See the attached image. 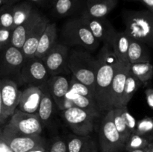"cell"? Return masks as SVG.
I'll return each instance as SVG.
<instances>
[{"instance_id": "obj_44", "label": "cell", "mask_w": 153, "mask_h": 152, "mask_svg": "<svg viewBox=\"0 0 153 152\" xmlns=\"http://www.w3.org/2000/svg\"><path fill=\"white\" fill-rule=\"evenodd\" d=\"M22 0H4V4H14L16 3L19 2V1H21Z\"/></svg>"}, {"instance_id": "obj_16", "label": "cell", "mask_w": 153, "mask_h": 152, "mask_svg": "<svg viewBox=\"0 0 153 152\" xmlns=\"http://www.w3.org/2000/svg\"><path fill=\"white\" fill-rule=\"evenodd\" d=\"M70 79L67 75L61 74L51 76L46 83L55 105L60 110H62L64 98L70 89Z\"/></svg>"}, {"instance_id": "obj_23", "label": "cell", "mask_w": 153, "mask_h": 152, "mask_svg": "<svg viewBox=\"0 0 153 152\" xmlns=\"http://www.w3.org/2000/svg\"><path fill=\"white\" fill-rule=\"evenodd\" d=\"M66 95L71 99L74 107L85 110L87 113H88L97 119L100 117L101 110H100V107H99L98 104H97V101L94 98H88V97L83 96V95H80L70 89H69V91L66 94Z\"/></svg>"}, {"instance_id": "obj_22", "label": "cell", "mask_w": 153, "mask_h": 152, "mask_svg": "<svg viewBox=\"0 0 153 152\" xmlns=\"http://www.w3.org/2000/svg\"><path fill=\"white\" fill-rule=\"evenodd\" d=\"M40 86L41 87L43 94L37 113L43 125H47L49 121L52 119L54 114L55 104L52 95L48 90L46 83Z\"/></svg>"}, {"instance_id": "obj_40", "label": "cell", "mask_w": 153, "mask_h": 152, "mask_svg": "<svg viewBox=\"0 0 153 152\" xmlns=\"http://www.w3.org/2000/svg\"><path fill=\"white\" fill-rule=\"evenodd\" d=\"M0 152H13L9 146L1 139H0Z\"/></svg>"}, {"instance_id": "obj_15", "label": "cell", "mask_w": 153, "mask_h": 152, "mask_svg": "<svg viewBox=\"0 0 153 152\" xmlns=\"http://www.w3.org/2000/svg\"><path fill=\"white\" fill-rule=\"evenodd\" d=\"M49 22V20L48 18L42 14L29 31L26 40L21 49V52L25 58L34 56L40 37Z\"/></svg>"}, {"instance_id": "obj_45", "label": "cell", "mask_w": 153, "mask_h": 152, "mask_svg": "<svg viewBox=\"0 0 153 152\" xmlns=\"http://www.w3.org/2000/svg\"><path fill=\"white\" fill-rule=\"evenodd\" d=\"M149 145H148L146 148H144L137 149V150H134V151H128V152H146V151H147Z\"/></svg>"}, {"instance_id": "obj_47", "label": "cell", "mask_w": 153, "mask_h": 152, "mask_svg": "<svg viewBox=\"0 0 153 152\" xmlns=\"http://www.w3.org/2000/svg\"><path fill=\"white\" fill-rule=\"evenodd\" d=\"M146 152H153V143L152 142L149 144L147 151H146Z\"/></svg>"}, {"instance_id": "obj_13", "label": "cell", "mask_w": 153, "mask_h": 152, "mask_svg": "<svg viewBox=\"0 0 153 152\" xmlns=\"http://www.w3.org/2000/svg\"><path fill=\"white\" fill-rule=\"evenodd\" d=\"M21 91L18 84L10 79H0V95L4 116L8 119L17 108Z\"/></svg>"}, {"instance_id": "obj_36", "label": "cell", "mask_w": 153, "mask_h": 152, "mask_svg": "<svg viewBox=\"0 0 153 152\" xmlns=\"http://www.w3.org/2000/svg\"><path fill=\"white\" fill-rule=\"evenodd\" d=\"M46 149L47 152H67L66 141L60 137H53Z\"/></svg>"}, {"instance_id": "obj_11", "label": "cell", "mask_w": 153, "mask_h": 152, "mask_svg": "<svg viewBox=\"0 0 153 152\" xmlns=\"http://www.w3.org/2000/svg\"><path fill=\"white\" fill-rule=\"evenodd\" d=\"M69 47L62 43H56L51 50L42 58L49 75H61L69 71L67 61L69 56Z\"/></svg>"}, {"instance_id": "obj_38", "label": "cell", "mask_w": 153, "mask_h": 152, "mask_svg": "<svg viewBox=\"0 0 153 152\" xmlns=\"http://www.w3.org/2000/svg\"><path fill=\"white\" fill-rule=\"evenodd\" d=\"M149 86L147 84L146 86H147L145 89V98H146V104H147L148 107L152 110L153 109V89L152 87V85L151 83H149Z\"/></svg>"}, {"instance_id": "obj_5", "label": "cell", "mask_w": 153, "mask_h": 152, "mask_svg": "<svg viewBox=\"0 0 153 152\" xmlns=\"http://www.w3.org/2000/svg\"><path fill=\"white\" fill-rule=\"evenodd\" d=\"M20 49L10 45L0 52V79H10L16 83H22L20 70L25 61Z\"/></svg>"}, {"instance_id": "obj_20", "label": "cell", "mask_w": 153, "mask_h": 152, "mask_svg": "<svg viewBox=\"0 0 153 152\" xmlns=\"http://www.w3.org/2000/svg\"><path fill=\"white\" fill-rule=\"evenodd\" d=\"M41 15L42 13L36 8L32 15L25 22L13 28L12 31L10 45L21 50L28 33L33 28V26L35 25Z\"/></svg>"}, {"instance_id": "obj_29", "label": "cell", "mask_w": 153, "mask_h": 152, "mask_svg": "<svg viewBox=\"0 0 153 152\" xmlns=\"http://www.w3.org/2000/svg\"><path fill=\"white\" fill-rule=\"evenodd\" d=\"M142 83L129 72L128 68L126 77L125 85H124L123 94L122 98V107H126L131 100L135 92L142 86Z\"/></svg>"}, {"instance_id": "obj_34", "label": "cell", "mask_w": 153, "mask_h": 152, "mask_svg": "<svg viewBox=\"0 0 153 152\" xmlns=\"http://www.w3.org/2000/svg\"><path fill=\"white\" fill-rule=\"evenodd\" d=\"M70 89L73 90L76 93L80 95L88 97V98H94V93L89 87L76 80L74 77L71 76L70 79Z\"/></svg>"}, {"instance_id": "obj_33", "label": "cell", "mask_w": 153, "mask_h": 152, "mask_svg": "<svg viewBox=\"0 0 153 152\" xmlns=\"http://www.w3.org/2000/svg\"><path fill=\"white\" fill-rule=\"evenodd\" d=\"M13 5L4 4L0 6V27L13 29Z\"/></svg>"}, {"instance_id": "obj_1", "label": "cell", "mask_w": 153, "mask_h": 152, "mask_svg": "<svg viewBox=\"0 0 153 152\" xmlns=\"http://www.w3.org/2000/svg\"><path fill=\"white\" fill-rule=\"evenodd\" d=\"M94 97L101 112L110 110L109 90L119 60L107 43L102 44L97 56Z\"/></svg>"}, {"instance_id": "obj_39", "label": "cell", "mask_w": 153, "mask_h": 152, "mask_svg": "<svg viewBox=\"0 0 153 152\" xmlns=\"http://www.w3.org/2000/svg\"><path fill=\"white\" fill-rule=\"evenodd\" d=\"M33 5H37L40 7H49L52 0H25Z\"/></svg>"}, {"instance_id": "obj_28", "label": "cell", "mask_w": 153, "mask_h": 152, "mask_svg": "<svg viewBox=\"0 0 153 152\" xmlns=\"http://www.w3.org/2000/svg\"><path fill=\"white\" fill-rule=\"evenodd\" d=\"M35 7L27 1H19L13 4V28L25 22L35 10Z\"/></svg>"}, {"instance_id": "obj_6", "label": "cell", "mask_w": 153, "mask_h": 152, "mask_svg": "<svg viewBox=\"0 0 153 152\" xmlns=\"http://www.w3.org/2000/svg\"><path fill=\"white\" fill-rule=\"evenodd\" d=\"M98 137L101 152H120L124 148L125 144L113 123L112 109L106 111L102 119Z\"/></svg>"}, {"instance_id": "obj_10", "label": "cell", "mask_w": 153, "mask_h": 152, "mask_svg": "<svg viewBox=\"0 0 153 152\" xmlns=\"http://www.w3.org/2000/svg\"><path fill=\"white\" fill-rule=\"evenodd\" d=\"M50 77L44 63L35 56L25 58L20 70L22 83L33 86H41L47 82Z\"/></svg>"}, {"instance_id": "obj_18", "label": "cell", "mask_w": 153, "mask_h": 152, "mask_svg": "<svg viewBox=\"0 0 153 152\" xmlns=\"http://www.w3.org/2000/svg\"><path fill=\"white\" fill-rule=\"evenodd\" d=\"M118 0H86L80 15L91 17H106L116 7Z\"/></svg>"}, {"instance_id": "obj_31", "label": "cell", "mask_w": 153, "mask_h": 152, "mask_svg": "<svg viewBox=\"0 0 153 152\" xmlns=\"http://www.w3.org/2000/svg\"><path fill=\"white\" fill-rule=\"evenodd\" d=\"M152 141L149 140V139L144 137L138 135L136 134H131L128 139H127L126 142L125 143L124 148L127 151H131L137 150V149H141L146 148Z\"/></svg>"}, {"instance_id": "obj_46", "label": "cell", "mask_w": 153, "mask_h": 152, "mask_svg": "<svg viewBox=\"0 0 153 152\" xmlns=\"http://www.w3.org/2000/svg\"><path fill=\"white\" fill-rule=\"evenodd\" d=\"M88 152H97V144H94V145L91 147V148L88 151Z\"/></svg>"}, {"instance_id": "obj_35", "label": "cell", "mask_w": 153, "mask_h": 152, "mask_svg": "<svg viewBox=\"0 0 153 152\" xmlns=\"http://www.w3.org/2000/svg\"><path fill=\"white\" fill-rule=\"evenodd\" d=\"M118 110H119L121 117L123 119L128 131H130L131 134H134L136 129V125H137V120H136L135 118L128 111L127 106L120 107V108H118Z\"/></svg>"}, {"instance_id": "obj_14", "label": "cell", "mask_w": 153, "mask_h": 152, "mask_svg": "<svg viewBox=\"0 0 153 152\" xmlns=\"http://www.w3.org/2000/svg\"><path fill=\"white\" fill-rule=\"evenodd\" d=\"M127 72H128V65H126L119 61L109 90L110 110L122 107L123 94Z\"/></svg>"}, {"instance_id": "obj_37", "label": "cell", "mask_w": 153, "mask_h": 152, "mask_svg": "<svg viewBox=\"0 0 153 152\" xmlns=\"http://www.w3.org/2000/svg\"><path fill=\"white\" fill-rule=\"evenodd\" d=\"M12 29L0 27V52L10 45Z\"/></svg>"}, {"instance_id": "obj_43", "label": "cell", "mask_w": 153, "mask_h": 152, "mask_svg": "<svg viewBox=\"0 0 153 152\" xmlns=\"http://www.w3.org/2000/svg\"><path fill=\"white\" fill-rule=\"evenodd\" d=\"M27 152H47V149H46V145H39Z\"/></svg>"}, {"instance_id": "obj_3", "label": "cell", "mask_w": 153, "mask_h": 152, "mask_svg": "<svg viewBox=\"0 0 153 152\" xmlns=\"http://www.w3.org/2000/svg\"><path fill=\"white\" fill-rule=\"evenodd\" d=\"M67 66L72 76L86 85L94 93L97 57L85 49H73L69 52Z\"/></svg>"}, {"instance_id": "obj_49", "label": "cell", "mask_w": 153, "mask_h": 152, "mask_svg": "<svg viewBox=\"0 0 153 152\" xmlns=\"http://www.w3.org/2000/svg\"><path fill=\"white\" fill-rule=\"evenodd\" d=\"M128 1H138V0H128Z\"/></svg>"}, {"instance_id": "obj_12", "label": "cell", "mask_w": 153, "mask_h": 152, "mask_svg": "<svg viewBox=\"0 0 153 152\" xmlns=\"http://www.w3.org/2000/svg\"><path fill=\"white\" fill-rule=\"evenodd\" d=\"M80 17L93 36L100 43L111 44L117 30L107 18L91 17L85 15H80Z\"/></svg>"}, {"instance_id": "obj_48", "label": "cell", "mask_w": 153, "mask_h": 152, "mask_svg": "<svg viewBox=\"0 0 153 152\" xmlns=\"http://www.w3.org/2000/svg\"><path fill=\"white\" fill-rule=\"evenodd\" d=\"M4 4V0H0V6H1Z\"/></svg>"}, {"instance_id": "obj_8", "label": "cell", "mask_w": 153, "mask_h": 152, "mask_svg": "<svg viewBox=\"0 0 153 152\" xmlns=\"http://www.w3.org/2000/svg\"><path fill=\"white\" fill-rule=\"evenodd\" d=\"M0 139L13 152H27L39 145H46L45 139L40 135H25L9 129L5 125L0 128Z\"/></svg>"}, {"instance_id": "obj_27", "label": "cell", "mask_w": 153, "mask_h": 152, "mask_svg": "<svg viewBox=\"0 0 153 152\" xmlns=\"http://www.w3.org/2000/svg\"><path fill=\"white\" fill-rule=\"evenodd\" d=\"M128 68L130 72L135 76L143 85L146 86L151 82L153 75V66L151 62L128 63Z\"/></svg>"}, {"instance_id": "obj_19", "label": "cell", "mask_w": 153, "mask_h": 152, "mask_svg": "<svg viewBox=\"0 0 153 152\" xmlns=\"http://www.w3.org/2000/svg\"><path fill=\"white\" fill-rule=\"evenodd\" d=\"M85 1L83 0H52L51 13L56 18L73 16L82 12Z\"/></svg>"}, {"instance_id": "obj_32", "label": "cell", "mask_w": 153, "mask_h": 152, "mask_svg": "<svg viewBox=\"0 0 153 152\" xmlns=\"http://www.w3.org/2000/svg\"><path fill=\"white\" fill-rule=\"evenodd\" d=\"M153 120L149 116H145L140 120L137 121L136 129L134 134L144 137L152 141Z\"/></svg>"}, {"instance_id": "obj_7", "label": "cell", "mask_w": 153, "mask_h": 152, "mask_svg": "<svg viewBox=\"0 0 153 152\" xmlns=\"http://www.w3.org/2000/svg\"><path fill=\"white\" fill-rule=\"evenodd\" d=\"M61 117L74 134L89 136L94 131L95 119L85 110L76 107L61 110Z\"/></svg>"}, {"instance_id": "obj_17", "label": "cell", "mask_w": 153, "mask_h": 152, "mask_svg": "<svg viewBox=\"0 0 153 152\" xmlns=\"http://www.w3.org/2000/svg\"><path fill=\"white\" fill-rule=\"evenodd\" d=\"M41 87L30 85L21 92L17 109L27 113H37L42 98Z\"/></svg>"}, {"instance_id": "obj_2", "label": "cell", "mask_w": 153, "mask_h": 152, "mask_svg": "<svg viewBox=\"0 0 153 152\" xmlns=\"http://www.w3.org/2000/svg\"><path fill=\"white\" fill-rule=\"evenodd\" d=\"M122 19L125 25L124 33L130 39L153 46V12L149 10H124Z\"/></svg>"}, {"instance_id": "obj_30", "label": "cell", "mask_w": 153, "mask_h": 152, "mask_svg": "<svg viewBox=\"0 0 153 152\" xmlns=\"http://www.w3.org/2000/svg\"><path fill=\"white\" fill-rule=\"evenodd\" d=\"M112 120H113V123L117 131H118L120 136L123 142L125 144L131 134L127 128L123 118L121 117L118 108L112 109Z\"/></svg>"}, {"instance_id": "obj_26", "label": "cell", "mask_w": 153, "mask_h": 152, "mask_svg": "<svg viewBox=\"0 0 153 152\" xmlns=\"http://www.w3.org/2000/svg\"><path fill=\"white\" fill-rule=\"evenodd\" d=\"M67 152H88L96 143L91 136L69 134L66 139Z\"/></svg>"}, {"instance_id": "obj_42", "label": "cell", "mask_w": 153, "mask_h": 152, "mask_svg": "<svg viewBox=\"0 0 153 152\" xmlns=\"http://www.w3.org/2000/svg\"><path fill=\"white\" fill-rule=\"evenodd\" d=\"M5 116H4L2 110V105H1V95H0V127L3 126L6 121Z\"/></svg>"}, {"instance_id": "obj_9", "label": "cell", "mask_w": 153, "mask_h": 152, "mask_svg": "<svg viewBox=\"0 0 153 152\" xmlns=\"http://www.w3.org/2000/svg\"><path fill=\"white\" fill-rule=\"evenodd\" d=\"M4 125L16 133L31 136L40 135L43 128L37 113H24L17 108Z\"/></svg>"}, {"instance_id": "obj_41", "label": "cell", "mask_w": 153, "mask_h": 152, "mask_svg": "<svg viewBox=\"0 0 153 152\" xmlns=\"http://www.w3.org/2000/svg\"><path fill=\"white\" fill-rule=\"evenodd\" d=\"M146 7L147 10L153 12V0H138Z\"/></svg>"}, {"instance_id": "obj_4", "label": "cell", "mask_w": 153, "mask_h": 152, "mask_svg": "<svg viewBox=\"0 0 153 152\" xmlns=\"http://www.w3.org/2000/svg\"><path fill=\"white\" fill-rule=\"evenodd\" d=\"M62 43L67 46H79L88 52H95L100 43L93 36L80 16L67 19L61 29Z\"/></svg>"}, {"instance_id": "obj_24", "label": "cell", "mask_w": 153, "mask_h": 152, "mask_svg": "<svg viewBox=\"0 0 153 152\" xmlns=\"http://www.w3.org/2000/svg\"><path fill=\"white\" fill-rule=\"evenodd\" d=\"M109 46L111 47L113 52L121 63L126 65L129 63L128 59L129 37L124 33V31H117Z\"/></svg>"}, {"instance_id": "obj_25", "label": "cell", "mask_w": 153, "mask_h": 152, "mask_svg": "<svg viewBox=\"0 0 153 152\" xmlns=\"http://www.w3.org/2000/svg\"><path fill=\"white\" fill-rule=\"evenodd\" d=\"M149 46L137 40L129 38L128 59L129 63L150 62V51Z\"/></svg>"}, {"instance_id": "obj_21", "label": "cell", "mask_w": 153, "mask_h": 152, "mask_svg": "<svg viewBox=\"0 0 153 152\" xmlns=\"http://www.w3.org/2000/svg\"><path fill=\"white\" fill-rule=\"evenodd\" d=\"M57 39H58V29H57L56 24L51 23L49 22L40 37L34 56L42 59L56 44V43H58Z\"/></svg>"}]
</instances>
